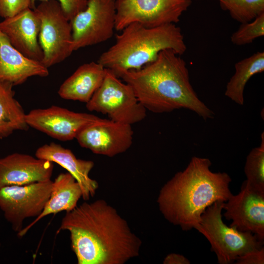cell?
I'll return each mask as SVG.
<instances>
[{
  "label": "cell",
  "instance_id": "obj_1",
  "mask_svg": "<svg viewBox=\"0 0 264 264\" xmlns=\"http://www.w3.org/2000/svg\"><path fill=\"white\" fill-rule=\"evenodd\" d=\"M63 230L69 232L78 264H124L140 254V238L103 199L66 212L57 232Z\"/></svg>",
  "mask_w": 264,
  "mask_h": 264
},
{
  "label": "cell",
  "instance_id": "obj_2",
  "mask_svg": "<svg viewBox=\"0 0 264 264\" xmlns=\"http://www.w3.org/2000/svg\"><path fill=\"white\" fill-rule=\"evenodd\" d=\"M115 74L132 88L146 110L162 113L184 109L204 120L215 117L194 90L185 62L172 49L161 51L154 61L140 69Z\"/></svg>",
  "mask_w": 264,
  "mask_h": 264
},
{
  "label": "cell",
  "instance_id": "obj_3",
  "mask_svg": "<svg viewBox=\"0 0 264 264\" xmlns=\"http://www.w3.org/2000/svg\"><path fill=\"white\" fill-rule=\"evenodd\" d=\"M211 165L208 158L193 156L159 191L156 201L160 212L183 231L195 229L208 207L217 201L225 202L232 194L230 176L212 172Z\"/></svg>",
  "mask_w": 264,
  "mask_h": 264
},
{
  "label": "cell",
  "instance_id": "obj_4",
  "mask_svg": "<svg viewBox=\"0 0 264 264\" xmlns=\"http://www.w3.org/2000/svg\"><path fill=\"white\" fill-rule=\"evenodd\" d=\"M121 31L116 35L115 43L101 54L97 61L115 74L140 69L165 49H172L179 55L186 50L181 30L175 23L147 27L133 22Z\"/></svg>",
  "mask_w": 264,
  "mask_h": 264
},
{
  "label": "cell",
  "instance_id": "obj_5",
  "mask_svg": "<svg viewBox=\"0 0 264 264\" xmlns=\"http://www.w3.org/2000/svg\"><path fill=\"white\" fill-rule=\"evenodd\" d=\"M223 202L217 201L208 207L195 229L208 240L219 264H231L240 257L264 247V242L250 232L227 226L222 219Z\"/></svg>",
  "mask_w": 264,
  "mask_h": 264
},
{
  "label": "cell",
  "instance_id": "obj_6",
  "mask_svg": "<svg viewBox=\"0 0 264 264\" xmlns=\"http://www.w3.org/2000/svg\"><path fill=\"white\" fill-rule=\"evenodd\" d=\"M87 109L107 114L110 119L132 125L146 116V109L137 99L132 88L107 69L105 78L90 100Z\"/></svg>",
  "mask_w": 264,
  "mask_h": 264
},
{
  "label": "cell",
  "instance_id": "obj_7",
  "mask_svg": "<svg viewBox=\"0 0 264 264\" xmlns=\"http://www.w3.org/2000/svg\"><path fill=\"white\" fill-rule=\"evenodd\" d=\"M33 9L41 21L39 42L43 52L41 63L48 68L64 61L74 51L70 21L56 0L41 1Z\"/></svg>",
  "mask_w": 264,
  "mask_h": 264
},
{
  "label": "cell",
  "instance_id": "obj_8",
  "mask_svg": "<svg viewBox=\"0 0 264 264\" xmlns=\"http://www.w3.org/2000/svg\"><path fill=\"white\" fill-rule=\"evenodd\" d=\"M192 0H116L115 29L137 22L147 27L176 23Z\"/></svg>",
  "mask_w": 264,
  "mask_h": 264
},
{
  "label": "cell",
  "instance_id": "obj_9",
  "mask_svg": "<svg viewBox=\"0 0 264 264\" xmlns=\"http://www.w3.org/2000/svg\"><path fill=\"white\" fill-rule=\"evenodd\" d=\"M52 184L50 179L0 188V209L14 232L22 229L25 219L41 214L50 197Z\"/></svg>",
  "mask_w": 264,
  "mask_h": 264
},
{
  "label": "cell",
  "instance_id": "obj_10",
  "mask_svg": "<svg viewBox=\"0 0 264 264\" xmlns=\"http://www.w3.org/2000/svg\"><path fill=\"white\" fill-rule=\"evenodd\" d=\"M116 11V0H88L86 8L70 21L73 51L110 39Z\"/></svg>",
  "mask_w": 264,
  "mask_h": 264
},
{
  "label": "cell",
  "instance_id": "obj_11",
  "mask_svg": "<svg viewBox=\"0 0 264 264\" xmlns=\"http://www.w3.org/2000/svg\"><path fill=\"white\" fill-rule=\"evenodd\" d=\"M100 118L92 114L76 112L56 106L34 109L25 115L29 127L63 141L76 138L83 129Z\"/></svg>",
  "mask_w": 264,
  "mask_h": 264
},
{
  "label": "cell",
  "instance_id": "obj_12",
  "mask_svg": "<svg viewBox=\"0 0 264 264\" xmlns=\"http://www.w3.org/2000/svg\"><path fill=\"white\" fill-rule=\"evenodd\" d=\"M133 135L132 125L100 118L83 129L75 139L94 154L113 157L130 148Z\"/></svg>",
  "mask_w": 264,
  "mask_h": 264
},
{
  "label": "cell",
  "instance_id": "obj_13",
  "mask_svg": "<svg viewBox=\"0 0 264 264\" xmlns=\"http://www.w3.org/2000/svg\"><path fill=\"white\" fill-rule=\"evenodd\" d=\"M222 206L225 210L222 215L232 220L230 226L250 232L264 242V193L252 189L244 181L240 192L232 194Z\"/></svg>",
  "mask_w": 264,
  "mask_h": 264
},
{
  "label": "cell",
  "instance_id": "obj_14",
  "mask_svg": "<svg viewBox=\"0 0 264 264\" xmlns=\"http://www.w3.org/2000/svg\"><path fill=\"white\" fill-rule=\"evenodd\" d=\"M40 26L38 15L30 8L0 22V30L15 48L25 57L41 62L43 52L39 42Z\"/></svg>",
  "mask_w": 264,
  "mask_h": 264
},
{
  "label": "cell",
  "instance_id": "obj_15",
  "mask_svg": "<svg viewBox=\"0 0 264 264\" xmlns=\"http://www.w3.org/2000/svg\"><path fill=\"white\" fill-rule=\"evenodd\" d=\"M53 163L21 153L0 158V188L24 185L51 179Z\"/></svg>",
  "mask_w": 264,
  "mask_h": 264
},
{
  "label": "cell",
  "instance_id": "obj_16",
  "mask_svg": "<svg viewBox=\"0 0 264 264\" xmlns=\"http://www.w3.org/2000/svg\"><path fill=\"white\" fill-rule=\"evenodd\" d=\"M35 156L56 163L66 170L79 184L82 198L84 200L88 201L94 196L99 185L96 180L89 176L94 166L92 161L78 159L71 150L54 142L39 147L35 153Z\"/></svg>",
  "mask_w": 264,
  "mask_h": 264
},
{
  "label": "cell",
  "instance_id": "obj_17",
  "mask_svg": "<svg viewBox=\"0 0 264 264\" xmlns=\"http://www.w3.org/2000/svg\"><path fill=\"white\" fill-rule=\"evenodd\" d=\"M48 75L47 67L40 62L25 57L0 30V81L14 86L23 84L32 76L45 77Z\"/></svg>",
  "mask_w": 264,
  "mask_h": 264
},
{
  "label": "cell",
  "instance_id": "obj_18",
  "mask_svg": "<svg viewBox=\"0 0 264 264\" xmlns=\"http://www.w3.org/2000/svg\"><path fill=\"white\" fill-rule=\"evenodd\" d=\"M106 70L98 62L84 64L62 83L58 94L64 99L87 103L101 85Z\"/></svg>",
  "mask_w": 264,
  "mask_h": 264
},
{
  "label": "cell",
  "instance_id": "obj_19",
  "mask_svg": "<svg viewBox=\"0 0 264 264\" xmlns=\"http://www.w3.org/2000/svg\"><path fill=\"white\" fill-rule=\"evenodd\" d=\"M82 196L80 186L74 177L68 172L60 174L52 181L50 197L41 214L18 233V236H24L35 224L48 215L72 210Z\"/></svg>",
  "mask_w": 264,
  "mask_h": 264
},
{
  "label": "cell",
  "instance_id": "obj_20",
  "mask_svg": "<svg viewBox=\"0 0 264 264\" xmlns=\"http://www.w3.org/2000/svg\"><path fill=\"white\" fill-rule=\"evenodd\" d=\"M13 87L0 81V138L9 136L15 131H26L29 127L22 107L14 97Z\"/></svg>",
  "mask_w": 264,
  "mask_h": 264
},
{
  "label": "cell",
  "instance_id": "obj_21",
  "mask_svg": "<svg viewBox=\"0 0 264 264\" xmlns=\"http://www.w3.org/2000/svg\"><path fill=\"white\" fill-rule=\"evenodd\" d=\"M235 72L227 82L225 95L239 105L244 104V90L249 80L264 71V52H257L235 65Z\"/></svg>",
  "mask_w": 264,
  "mask_h": 264
},
{
  "label": "cell",
  "instance_id": "obj_22",
  "mask_svg": "<svg viewBox=\"0 0 264 264\" xmlns=\"http://www.w3.org/2000/svg\"><path fill=\"white\" fill-rule=\"evenodd\" d=\"M259 146L253 148L247 155L244 171L245 181L252 189L264 193V132Z\"/></svg>",
  "mask_w": 264,
  "mask_h": 264
},
{
  "label": "cell",
  "instance_id": "obj_23",
  "mask_svg": "<svg viewBox=\"0 0 264 264\" xmlns=\"http://www.w3.org/2000/svg\"><path fill=\"white\" fill-rule=\"evenodd\" d=\"M221 7L241 23L252 21L264 13V0H218Z\"/></svg>",
  "mask_w": 264,
  "mask_h": 264
},
{
  "label": "cell",
  "instance_id": "obj_24",
  "mask_svg": "<svg viewBox=\"0 0 264 264\" xmlns=\"http://www.w3.org/2000/svg\"><path fill=\"white\" fill-rule=\"evenodd\" d=\"M264 35V13L252 21L241 23L239 29L231 36V42L237 45L251 43Z\"/></svg>",
  "mask_w": 264,
  "mask_h": 264
},
{
  "label": "cell",
  "instance_id": "obj_25",
  "mask_svg": "<svg viewBox=\"0 0 264 264\" xmlns=\"http://www.w3.org/2000/svg\"><path fill=\"white\" fill-rule=\"evenodd\" d=\"M32 8L31 0H0V17H12L22 11Z\"/></svg>",
  "mask_w": 264,
  "mask_h": 264
},
{
  "label": "cell",
  "instance_id": "obj_26",
  "mask_svg": "<svg viewBox=\"0 0 264 264\" xmlns=\"http://www.w3.org/2000/svg\"><path fill=\"white\" fill-rule=\"evenodd\" d=\"M36 0H31L32 8L35 7V3ZM61 4L66 18L70 21L78 13L84 10L87 7L88 0H56Z\"/></svg>",
  "mask_w": 264,
  "mask_h": 264
},
{
  "label": "cell",
  "instance_id": "obj_27",
  "mask_svg": "<svg viewBox=\"0 0 264 264\" xmlns=\"http://www.w3.org/2000/svg\"><path fill=\"white\" fill-rule=\"evenodd\" d=\"M235 262L236 264H264V247L240 257Z\"/></svg>",
  "mask_w": 264,
  "mask_h": 264
},
{
  "label": "cell",
  "instance_id": "obj_28",
  "mask_svg": "<svg viewBox=\"0 0 264 264\" xmlns=\"http://www.w3.org/2000/svg\"><path fill=\"white\" fill-rule=\"evenodd\" d=\"M164 264H190V261L182 255L176 253H171L164 258Z\"/></svg>",
  "mask_w": 264,
  "mask_h": 264
},
{
  "label": "cell",
  "instance_id": "obj_29",
  "mask_svg": "<svg viewBox=\"0 0 264 264\" xmlns=\"http://www.w3.org/2000/svg\"><path fill=\"white\" fill-rule=\"evenodd\" d=\"M0 245H1V244H0Z\"/></svg>",
  "mask_w": 264,
  "mask_h": 264
},
{
  "label": "cell",
  "instance_id": "obj_30",
  "mask_svg": "<svg viewBox=\"0 0 264 264\" xmlns=\"http://www.w3.org/2000/svg\"></svg>",
  "mask_w": 264,
  "mask_h": 264
}]
</instances>
